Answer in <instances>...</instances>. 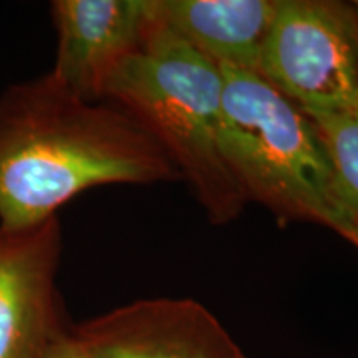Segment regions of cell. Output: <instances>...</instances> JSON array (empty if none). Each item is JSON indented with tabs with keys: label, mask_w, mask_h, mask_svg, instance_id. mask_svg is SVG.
<instances>
[{
	"label": "cell",
	"mask_w": 358,
	"mask_h": 358,
	"mask_svg": "<svg viewBox=\"0 0 358 358\" xmlns=\"http://www.w3.org/2000/svg\"><path fill=\"white\" fill-rule=\"evenodd\" d=\"M174 179L163 148L111 103L71 96L48 75L0 93V229L40 226L92 187Z\"/></svg>",
	"instance_id": "1"
},
{
	"label": "cell",
	"mask_w": 358,
	"mask_h": 358,
	"mask_svg": "<svg viewBox=\"0 0 358 358\" xmlns=\"http://www.w3.org/2000/svg\"><path fill=\"white\" fill-rule=\"evenodd\" d=\"M222 90L221 66L156 17L101 98L155 138L214 224L234 221L248 206L221 150Z\"/></svg>",
	"instance_id": "2"
},
{
	"label": "cell",
	"mask_w": 358,
	"mask_h": 358,
	"mask_svg": "<svg viewBox=\"0 0 358 358\" xmlns=\"http://www.w3.org/2000/svg\"><path fill=\"white\" fill-rule=\"evenodd\" d=\"M221 150L245 199L280 224L342 231L352 214L338 198L315 123L257 71L221 66Z\"/></svg>",
	"instance_id": "3"
},
{
	"label": "cell",
	"mask_w": 358,
	"mask_h": 358,
	"mask_svg": "<svg viewBox=\"0 0 358 358\" xmlns=\"http://www.w3.org/2000/svg\"><path fill=\"white\" fill-rule=\"evenodd\" d=\"M257 73L306 113L358 101L355 3L280 0Z\"/></svg>",
	"instance_id": "4"
},
{
	"label": "cell",
	"mask_w": 358,
	"mask_h": 358,
	"mask_svg": "<svg viewBox=\"0 0 358 358\" xmlns=\"http://www.w3.org/2000/svg\"><path fill=\"white\" fill-rule=\"evenodd\" d=\"M93 358H245L194 299H141L71 329Z\"/></svg>",
	"instance_id": "5"
},
{
	"label": "cell",
	"mask_w": 358,
	"mask_h": 358,
	"mask_svg": "<svg viewBox=\"0 0 358 358\" xmlns=\"http://www.w3.org/2000/svg\"><path fill=\"white\" fill-rule=\"evenodd\" d=\"M57 55L48 77L85 101L103 90L124 58L136 52L156 20L155 0H55Z\"/></svg>",
	"instance_id": "6"
},
{
	"label": "cell",
	"mask_w": 358,
	"mask_h": 358,
	"mask_svg": "<svg viewBox=\"0 0 358 358\" xmlns=\"http://www.w3.org/2000/svg\"><path fill=\"white\" fill-rule=\"evenodd\" d=\"M62 231L57 217L0 229V358H42L65 332L57 294Z\"/></svg>",
	"instance_id": "7"
},
{
	"label": "cell",
	"mask_w": 358,
	"mask_h": 358,
	"mask_svg": "<svg viewBox=\"0 0 358 358\" xmlns=\"http://www.w3.org/2000/svg\"><path fill=\"white\" fill-rule=\"evenodd\" d=\"M279 2L156 0V17L219 66L257 71Z\"/></svg>",
	"instance_id": "8"
},
{
	"label": "cell",
	"mask_w": 358,
	"mask_h": 358,
	"mask_svg": "<svg viewBox=\"0 0 358 358\" xmlns=\"http://www.w3.org/2000/svg\"><path fill=\"white\" fill-rule=\"evenodd\" d=\"M307 115L324 143L340 201L352 216H358V101L345 108Z\"/></svg>",
	"instance_id": "9"
},
{
	"label": "cell",
	"mask_w": 358,
	"mask_h": 358,
	"mask_svg": "<svg viewBox=\"0 0 358 358\" xmlns=\"http://www.w3.org/2000/svg\"><path fill=\"white\" fill-rule=\"evenodd\" d=\"M42 358H93L90 352L83 347V343L71 334V330H65L48 345Z\"/></svg>",
	"instance_id": "10"
},
{
	"label": "cell",
	"mask_w": 358,
	"mask_h": 358,
	"mask_svg": "<svg viewBox=\"0 0 358 358\" xmlns=\"http://www.w3.org/2000/svg\"><path fill=\"white\" fill-rule=\"evenodd\" d=\"M340 236L345 237L347 241H350L353 245L358 248V216H350L345 226L342 227V231L338 232Z\"/></svg>",
	"instance_id": "11"
},
{
	"label": "cell",
	"mask_w": 358,
	"mask_h": 358,
	"mask_svg": "<svg viewBox=\"0 0 358 358\" xmlns=\"http://www.w3.org/2000/svg\"><path fill=\"white\" fill-rule=\"evenodd\" d=\"M355 8H357V13H358V2H355Z\"/></svg>",
	"instance_id": "12"
}]
</instances>
